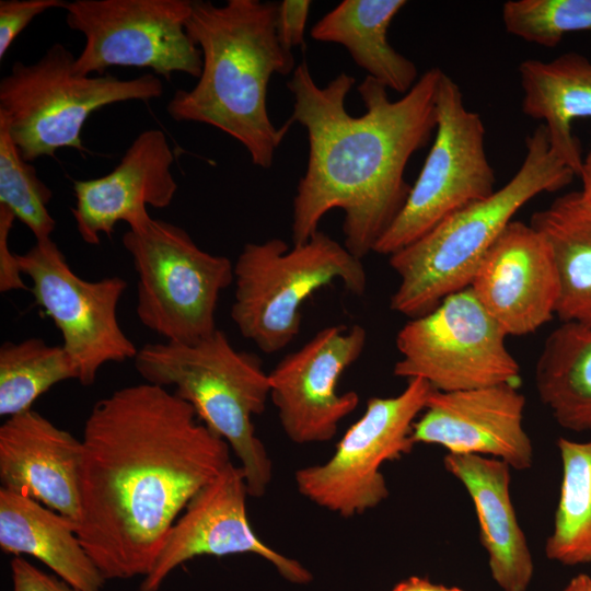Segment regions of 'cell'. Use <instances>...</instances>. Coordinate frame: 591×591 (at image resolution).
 <instances>
[{
	"label": "cell",
	"instance_id": "4316f807",
	"mask_svg": "<svg viewBox=\"0 0 591 591\" xmlns=\"http://www.w3.org/2000/svg\"><path fill=\"white\" fill-rule=\"evenodd\" d=\"M78 380L77 369L62 345L30 337L0 347V415L11 417L32 409L51 386Z\"/></svg>",
	"mask_w": 591,
	"mask_h": 591
},
{
	"label": "cell",
	"instance_id": "9c48e42d",
	"mask_svg": "<svg viewBox=\"0 0 591 591\" xmlns=\"http://www.w3.org/2000/svg\"><path fill=\"white\" fill-rule=\"evenodd\" d=\"M436 115L432 146L403 208L375 244L373 252L378 254L390 256L496 190L484 121L467 108L459 84L443 71Z\"/></svg>",
	"mask_w": 591,
	"mask_h": 591
},
{
	"label": "cell",
	"instance_id": "f1b7e54d",
	"mask_svg": "<svg viewBox=\"0 0 591 591\" xmlns=\"http://www.w3.org/2000/svg\"><path fill=\"white\" fill-rule=\"evenodd\" d=\"M501 19L507 33L553 48L566 34L591 32V0H509Z\"/></svg>",
	"mask_w": 591,
	"mask_h": 591
},
{
	"label": "cell",
	"instance_id": "7a4b0ae2",
	"mask_svg": "<svg viewBox=\"0 0 591 591\" xmlns=\"http://www.w3.org/2000/svg\"><path fill=\"white\" fill-rule=\"evenodd\" d=\"M441 72L428 69L395 101L367 76L357 86L366 113L351 116L345 103L354 77L340 72L321 88L305 60L296 67L287 82L293 96L289 121L305 128L309 157L292 202L293 244L310 240L328 211L341 209L346 248L360 259L373 252L410 192V158L434 134Z\"/></svg>",
	"mask_w": 591,
	"mask_h": 591
},
{
	"label": "cell",
	"instance_id": "6da1fadb",
	"mask_svg": "<svg viewBox=\"0 0 591 591\" xmlns=\"http://www.w3.org/2000/svg\"><path fill=\"white\" fill-rule=\"evenodd\" d=\"M81 442L77 535L106 580L147 576L189 500L231 463L190 404L147 382L97 401Z\"/></svg>",
	"mask_w": 591,
	"mask_h": 591
},
{
	"label": "cell",
	"instance_id": "3957f363",
	"mask_svg": "<svg viewBox=\"0 0 591 591\" xmlns=\"http://www.w3.org/2000/svg\"><path fill=\"white\" fill-rule=\"evenodd\" d=\"M278 3L259 0L192 1L186 22L202 56L196 85L177 90L166 105L176 121L212 126L237 140L254 165L269 169L291 123L277 128L268 115L274 74L294 71L292 51L277 36Z\"/></svg>",
	"mask_w": 591,
	"mask_h": 591
},
{
	"label": "cell",
	"instance_id": "9a60e30c",
	"mask_svg": "<svg viewBox=\"0 0 591 591\" xmlns=\"http://www.w3.org/2000/svg\"><path fill=\"white\" fill-rule=\"evenodd\" d=\"M250 496L241 466L229 463L187 503L173 524L139 591H159L167 576L195 557L254 554L270 563L288 581L305 584L312 573L297 559L265 544L246 513Z\"/></svg>",
	"mask_w": 591,
	"mask_h": 591
},
{
	"label": "cell",
	"instance_id": "f546056e",
	"mask_svg": "<svg viewBox=\"0 0 591 591\" xmlns=\"http://www.w3.org/2000/svg\"><path fill=\"white\" fill-rule=\"evenodd\" d=\"M62 0H1L0 1V59L2 60L15 38L47 10L63 9Z\"/></svg>",
	"mask_w": 591,
	"mask_h": 591
},
{
	"label": "cell",
	"instance_id": "ffe728a7",
	"mask_svg": "<svg viewBox=\"0 0 591 591\" xmlns=\"http://www.w3.org/2000/svg\"><path fill=\"white\" fill-rule=\"evenodd\" d=\"M443 465L474 503L494 581L502 591H526L534 564L511 501V467L498 459L454 453L444 456Z\"/></svg>",
	"mask_w": 591,
	"mask_h": 591
},
{
	"label": "cell",
	"instance_id": "e0dca14e",
	"mask_svg": "<svg viewBox=\"0 0 591 591\" xmlns=\"http://www.w3.org/2000/svg\"><path fill=\"white\" fill-rule=\"evenodd\" d=\"M470 288L508 336L536 332L554 317L559 290L546 240L530 223L511 221Z\"/></svg>",
	"mask_w": 591,
	"mask_h": 591
},
{
	"label": "cell",
	"instance_id": "ba28073f",
	"mask_svg": "<svg viewBox=\"0 0 591 591\" xmlns=\"http://www.w3.org/2000/svg\"><path fill=\"white\" fill-rule=\"evenodd\" d=\"M137 273L136 313L166 341L194 344L216 329L220 293L234 264L200 248L183 228L151 218L121 239Z\"/></svg>",
	"mask_w": 591,
	"mask_h": 591
},
{
	"label": "cell",
	"instance_id": "ac0fdd59",
	"mask_svg": "<svg viewBox=\"0 0 591 591\" xmlns=\"http://www.w3.org/2000/svg\"><path fill=\"white\" fill-rule=\"evenodd\" d=\"M173 163L165 134L151 128L135 138L109 173L73 181L71 211L82 241L97 245L101 235L112 236L119 221L136 229L152 218L148 206L169 207L177 190Z\"/></svg>",
	"mask_w": 591,
	"mask_h": 591
},
{
	"label": "cell",
	"instance_id": "52a82bcc",
	"mask_svg": "<svg viewBox=\"0 0 591 591\" xmlns=\"http://www.w3.org/2000/svg\"><path fill=\"white\" fill-rule=\"evenodd\" d=\"M74 62L72 53L55 43L35 62H14L0 80V117L27 162L62 148L84 152L81 131L92 113L163 94V83L154 73L127 80L85 76L76 70Z\"/></svg>",
	"mask_w": 591,
	"mask_h": 591
},
{
	"label": "cell",
	"instance_id": "e575fe53",
	"mask_svg": "<svg viewBox=\"0 0 591 591\" xmlns=\"http://www.w3.org/2000/svg\"><path fill=\"white\" fill-rule=\"evenodd\" d=\"M582 183V189L580 190L582 197L587 202L591 205V149L587 157L583 158L581 172L579 174Z\"/></svg>",
	"mask_w": 591,
	"mask_h": 591
},
{
	"label": "cell",
	"instance_id": "5bb4252c",
	"mask_svg": "<svg viewBox=\"0 0 591 591\" xmlns=\"http://www.w3.org/2000/svg\"><path fill=\"white\" fill-rule=\"evenodd\" d=\"M366 344L367 331L361 325L327 326L268 372L269 398L292 442L333 439L339 424L358 406V393H340L337 384Z\"/></svg>",
	"mask_w": 591,
	"mask_h": 591
},
{
	"label": "cell",
	"instance_id": "44dd1931",
	"mask_svg": "<svg viewBox=\"0 0 591 591\" xmlns=\"http://www.w3.org/2000/svg\"><path fill=\"white\" fill-rule=\"evenodd\" d=\"M0 547L8 554L36 558L54 575L84 591H101L106 581L82 546L74 521L2 487Z\"/></svg>",
	"mask_w": 591,
	"mask_h": 591
},
{
	"label": "cell",
	"instance_id": "1f68e13d",
	"mask_svg": "<svg viewBox=\"0 0 591 591\" xmlns=\"http://www.w3.org/2000/svg\"><path fill=\"white\" fill-rule=\"evenodd\" d=\"M10 569L11 591H84L56 575L45 572L21 556L11 560Z\"/></svg>",
	"mask_w": 591,
	"mask_h": 591
},
{
	"label": "cell",
	"instance_id": "8992f818",
	"mask_svg": "<svg viewBox=\"0 0 591 591\" xmlns=\"http://www.w3.org/2000/svg\"><path fill=\"white\" fill-rule=\"evenodd\" d=\"M336 280L356 296L368 286L362 259L321 230L293 247L281 239L246 243L234 263L231 318L263 352L280 351L299 334L303 303Z\"/></svg>",
	"mask_w": 591,
	"mask_h": 591
},
{
	"label": "cell",
	"instance_id": "d590c367",
	"mask_svg": "<svg viewBox=\"0 0 591 591\" xmlns=\"http://www.w3.org/2000/svg\"><path fill=\"white\" fill-rule=\"evenodd\" d=\"M561 591H591V577L586 573H579Z\"/></svg>",
	"mask_w": 591,
	"mask_h": 591
},
{
	"label": "cell",
	"instance_id": "7402d4cb",
	"mask_svg": "<svg viewBox=\"0 0 591 591\" xmlns=\"http://www.w3.org/2000/svg\"><path fill=\"white\" fill-rule=\"evenodd\" d=\"M518 71L522 112L543 121L552 151L579 176L583 157L572 121L591 117V60L567 53L551 61L523 60Z\"/></svg>",
	"mask_w": 591,
	"mask_h": 591
},
{
	"label": "cell",
	"instance_id": "4fadbf2b",
	"mask_svg": "<svg viewBox=\"0 0 591 591\" xmlns=\"http://www.w3.org/2000/svg\"><path fill=\"white\" fill-rule=\"evenodd\" d=\"M18 259L22 274L32 282L36 304L60 331L62 347L82 385H92L104 364L136 357L138 348L117 317L119 300L128 287L123 278H81L51 237L36 241Z\"/></svg>",
	"mask_w": 591,
	"mask_h": 591
},
{
	"label": "cell",
	"instance_id": "4dcf8cb0",
	"mask_svg": "<svg viewBox=\"0 0 591 591\" xmlns=\"http://www.w3.org/2000/svg\"><path fill=\"white\" fill-rule=\"evenodd\" d=\"M310 9L309 0H283L278 3L276 32L286 50L292 51V48L303 44Z\"/></svg>",
	"mask_w": 591,
	"mask_h": 591
},
{
	"label": "cell",
	"instance_id": "277c9868",
	"mask_svg": "<svg viewBox=\"0 0 591 591\" xmlns=\"http://www.w3.org/2000/svg\"><path fill=\"white\" fill-rule=\"evenodd\" d=\"M575 176L552 151L547 130L541 124L526 137L523 161L507 184L390 255V266L399 279L391 309L415 318L448 296L468 288L514 215L537 195L566 187Z\"/></svg>",
	"mask_w": 591,
	"mask_h": 591
},
{
	"label": "cell",
	"instance_id": "484cf974",
	"mask_svg": "<svg viewBox=\"0 0 591 591\" xmlns=\"http://www.w3.org/2000/svg\"><path fill=\"white\" fill-rule=\"evenodd\" d=\"M563 475L554 528L545 543L549 560L591 564V440H557Z\"/></svg>",
	"mask_w": 591,
	"mask_h": 591
},
{
	"label": "cell",
	"instance_id": "d4e9b609",
	"mask_svg": "<svg viewBox=\"0 0 591 591\" xmlns=\"http://www.w3.org/2000/svg\"><path fill=\"white\" fill-rule=\"evenodd\" d=\"M534 380L542 404L561 428L591 431V327L557 326L544 341Z\"/></svg>",
	"mask_w": 591,
	"mask_h": 591
},
{
	"label": "cell",
	"instance_id": "d6a6232c",
	"mask_svg": "<svg viewBox=\"0 0 591 591\" xmlns=\"http://www.w3.org/2000/svg\"><path fill=\"white\" fill-rule=\"evenodd\" d=\"M13 212L0 205V291L27 289L23 281L18 255L9 247V234L15 220Z\"/></svg>",
	"mask_w": 591,
	"mask_h": 591
},
{
	"label": "cell",
	"instance_id": "cb8c5ba5",
	"mask_svg": "<svg viewBox=\"0 0 591 591\" xmlns=\"http://www.w3.org/2000/svg\"><path fill=\"white\" fill-rule=\"evenodd\" d=\"M530 224L546 240L558 278L555 315L591 327V205L567 193L534 212Z\"/></svg>",
	"mask_w": 591,
	"mask_h": 591
},
{
	"label": "cell",
	"instance_id": "7c38bea8",
	"mask_svg": "<svg viewBox=\"0 0 591 591\" xmlns=\"http://www.w3.org/2000/svg\"><path fill=\"white\" fill-rule=\"evenodd\" d=\"M63 10L67 25L85 39L74 62L79 73L112 67L148 68L167 80L201 73V51L186 31L192 0H74Z\"/></svg>",
	"mask_w": 591,
	"mask_h": 591
},
{
	"label": "cell",
	"instance_id": "836d02e7",
	"mask_svg": "<svg viewBox=\"0 0 591 591\" xmlns=\"http://www.w3.org/2000/svg\"><path fill=\"white\" fill-rule=\"evenodd\" d=\"M391 591H464L456 587H445L431 582L427 578L409 577L398 582Z\"/></svg>",
	"mask_w": 591,
	"mask_h": 591
},
{
	"label": "cell",
	"instance_id": "83f0119b",
	"mask_svg": "<svg viewBox=\"0 0 591 591\" xmlns=\"http://www.w3.org/2000/svg\"><path fill=\"white\" fill-rule=\"evenodd\" d=\"M51 197L50 188L37 176L34 165L22 158L0 117V205L8 207L36 241H44L56 227L47 208Z\"/></svg>",
	"mask_w": 591,
	"mask_h": 591
},
{
	"label": "cell",
	"instance_id": "d6986e66",
	"mask_svg": "<svg viewBox=\"0 0 591 591\" xmlns=\"http://www.w3.org/2000/svg\"><path fill=\"white\" fill-rule=\"evenodd\" d=\"M82 442L30 409L0 427L2 488L27 496L78 525Z\"/></svg>",
	"mask_w": 591,
	"mask_h": 591
},
{
	"label": "cell",
	"instance_id": "30bf717a",
	"mask_svg": "<svg viewBox=\"0 0 591 591\" xmlns=\"http://www.w3.org/2000/svg\"><path fill=\"white\" fill-rule=\"evenodd\" d=\"M507 336L468 287L398 331L401 358L393 374L422 379L440 392L502 383L519 387L520 366L507 348Z\"/></svg>",
	"mask_w": 591,
	"mask_h": 591
},
{
	"label": "cell",
	"instance_id": "603a6c76",
	"mask_svg": "<svg viewBox=\"0 0 591 591\" xmlns=\"http://www.w3.org/2000/svg\"><path fill=\"white\" fill-rule=\"evenodd\" d=\"M406 4L404 0H344L314 24L311 36L344 46L369 77L404 95L418 81V70L391 46L387 30Z\"/></svg>",
	"mask_w": 591,
	"mask_h": 591
},
{
	"label": "cell",
	"instance_id": "2e32d148",
	"mask_svg": "<svg viewBox=\"0 0 591 591\" xmlns=\"http://www.w3.org/2000/svg\"><path fill=\"white\" fill-rule=\"evenodd\" d=\"M525 397L502 383L470 390H432L413 426L416 443L437 444L454 454L491 455L511 468L533 465V444L523 427Z\"/></svg>",
	"mask_w": 591,
	"mask_h": 591
},
{
	"label": "cell",
	"instance_id": "8fae6325",
	"mask_svg": "<svg viewBox=\"0 0 591 591\" xmlns=\"http://www.w3.org/2000/svg\"><path fill=\"white\" fill-rule=\"evenodd\" d=\"M432 390L427 381L416 378L396 396L371 397L326 462L294 473L298 491L344 518L378 507L390 494L381 467L412 452L413 426Z\"/></svg>",
	"mask_w": 591,
	"mask_h": 591
},
{
	"label": "cell",
	"instance_id": "5b68a950",
	"mask_svg": "<svg viewBox=\"0 0 591 591\" xmlns=\"http://www.w3.org/2000/svg\"><path fill=\"white\" fill-rule=\"evenodd\" d=\"M134 362L144 382L175 387L174 393L193 406L198 419L230 445L241 463L248 495L264 496L273 463L252 421L269 398L268 373L260 360L236 350L217 328L194 344H146Z\"/></svg>",
	"mask_w": 591,
	"mask_h": 591
}]
</instances>
